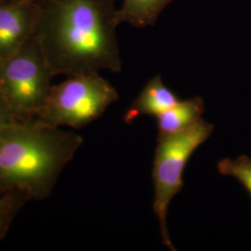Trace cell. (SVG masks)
<instances>
[{
  "label": "cell",
  "instance_id": "obj_1",
  "mask_svg": "<svg viewBox=\"0 0 251 251\" xmlns=\"http://www.w3.org/2000/svg\"><path fill=\"white\" fill-rule=\"evenodd\" d=\"M36 37L54 75L122 69L116 0H47Z\"/></svg>",
  "mask_w": 251,
  "mask_h": 251
},
{
  "label": "cell",
  "instance_id": "obj_2",
  "mask_svg": "<svg viewBox=\"0 0 251 251\" xmlns=\"http://www.w3.org/2000/svg\"><path fill=\"white\" fill-rule=\"evenodd\" d=\"M82 144L80 135L36 119L7 126L0 132V194L20 191L30 200L49 198Z\"/></svg>",
  "mask_w": 251,
  "mask_h": 251
},
{
  "label": "cell",
  "instance_id": "obj_3",
  "mask_svg": "<svg viewBox=\"0 0 251 251\" xmlns=\"http://www.w3.org/2000/svg\"><path fill=\"white\" fill-rule=\"evenodd\" d=\"M214 130V125L199 119L188 128L173 134L157 136L152 178L154 187L152 210L157 217L162 240L171 251H176L171 243L167 227V214L171 200L184 186L182 174L190 157L206 142Z\"/></svg>",
  "mask_w": 251,
  "mask_h": 251
},
{
  "label": "cell",
  "instance_id": "obj_4",
  "mask_svg": "<svg viewBox=\"0 0 251 251\" xmlns=\"http://www.w3.org/2000/svg\"><path fill=\"white\" fill-rule=\"evenodd\" d=\"M54 76L36 36L0 63V96L16 120L36 117L53 86Z\"/></svg>",
  "mask_w": 251,
  "mask_h": 251
},
{
  "label": "cell",
  "instance_id": "obj_5",
  "mask_svg": "<svg viewBox=\"0 0 251 251\" xmlns=\"http://www.w3.org/2000/svg\"><path fill=\"white\" fill-rule=\"evenodd\" d=\"M117 100L115 87L99 73L69 76L51 87L34 119L55 126L80 129L101 117Z\"/></svg>",
  "mask_w": 251,
  "mask_h": 251
},
{
  "label": "cell",
  "instance_id": "obj_6",
  "mask_svg": "<svg viewBox=\"0 0 251 251\" xmlns=\"http://www.w3.org/2000/svg\"><path fill=\"white\" fill-rule=\"evenodd\" d=\"M41 5L25 0L0 1V63L36 36Z\"/></svg>",
  "mask_w": 251,
  "mask_h": 251
},
{
  "label": "cell",
  "instance_id": "obj_7",
  "mask_svg": "<svg viewBox=\"0 0 251 251\" xmlns=\"http://www.w3.org/2000/svg\"><path fill=\"white\" fill-rule=\"evenodd\" d=\"M179 100L173 90L164 84L161 75H157L147 82L139 96L126 111L124 122L131 124L142 116L156 117Z\"/></svg>",
  "mask_w": 251,
  "mask_h": 251
},
{
  "label": "cell",
  "instance_id": "obj_8",
  "mask_svg": "<svg viewBox=\"0 0 251 251\" xmlns=\"http://www.w3.org/2000/svg\"><path fill=\"white\" fill-rule=\"evenodd\" d=\"M205 103L201 97L180 100L156 117L158 135L173 134L188 128L202 118Z\"/></svg>",
  "mask_w": 251,
  "mask_h": 251
},
{
  "label": "cell",
  "instance_id": "obj_9",
  "mask_svg": "<svg viewBox=\"0 0 251 251\" xmlns=\"http://www.w3.org/2000/svg\"><path fill=\"white\" fill-rule=\"evenodd\" d=\"M172 1L123 0L122 7L117 9V18L120 24L126 23L138 28L152 26Z\"/></svg>",
  "mask_w": 251,
  "mask_h": 251
},
{
  "label": "cell",
  "instance_id": "obj_10",
  "mask_svg": "<svg viewBox=\"0 0 251 251\" xmlns=\"http://www.w3.org/2000/svg\"><path fill=\"white\" fill-rule=\"evenodd\" d=\"M29 200L20 191L0 194V241L7 235L15 217Z\"/></svg>",
  "mask_w": 251,
  "mask_h": 251
},
{
  "label": "cell",
  "instance_id": "obj_11",
  "mask_svg": "<svg viewBox=\"0 0 251 251\" xmlns=\"http://www.w3.org/2000/svg\"><path fill=\"white\" fill-rule=\"evenodd\" d=\"M221 175L236 179L251 197V157L240 155L235 159L224 158L217 165Z\"/></svg>",
  "mask_w": 251,
  "mask_h": 251
},
{
  "label": "cell",
  "instance_id": "obj_12",
  "mask_svg": "<svg viewBox=\"0 0 251 251\" xmlns=\"http://www.w3.org/2000/svg\"><path fill=\"white\" fill-rule=\"evenodd\" d=\"M16 121V119L12 116L5 100L0 96V132L9 124Z\"/></svg>",
  "mask_w": 251,
  "mask_h": 251
},
{
  "label": "cell",
  "instance_id": "obj_13",
  "mask_svg": "<svg viewBox=\"0 0 251 251\" xmlns=\"http://www.w3.org/2000/svg\"><path fill=\"white\" fill-rule=\"evenodd\" d=\"M25 1H30V2H35V3H38V4H40V3L45 2L47 0H25Z\"/></svg>",
  "mask_w": 251,
  "mask_h": 251
},
{
  "label": "cell",
  "instance_id": "obj_14",
  "mask_svg": "<svg viewBox=\"0 0 251 251\" xmlns=\"http://www.w3.org/2000/svg\"><path fill=\"white\" fill-rule=\"evenodd\" d=\"M0 1H1V0H0Z\"/></svg>",
  "mask_w": 251,
  "mask_h": 251
}]
</instances>
